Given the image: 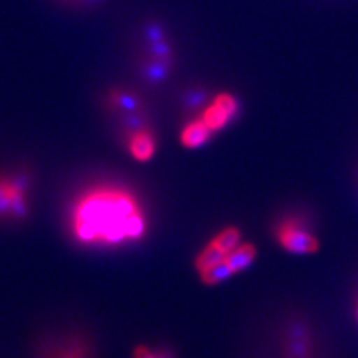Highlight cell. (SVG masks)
<instances>
[{
	"instance_id": "cell-1",
	"label": "cell",
	"mask_w": 358,
	"mask_h": 358,
	"mask_svg": "<svg viewBox=\"0 0 358 358\" xmlns=\"http://www.w3.org/2000/svg\"><path fill=\"white\" fill-rule=\"evenodd\" d=\"M66 222L71 238L87 248H120L139 242L150 227L138 194L114 181L83 188L71 201Z\"/></svg>"
},
{
	"instance_id": "cell-2",
	"label": "cell",
	"mask_w": 358,
	"mask_h": 358,
	"mask_svg": "<svg viewBox=\"0 0 358 358\" xmlns=\"http://www.w3.org/2000/svg\"><path fill=\"white\" fill-rule=\"evenodd\" d=\"M30 210V181L24 173H0V220L22 221Z\"/></svg>"
},
{
	"instance_id": "cell-3",
	"label": "cell",
	"mask_w": 358,
	"mask_h": 358,
	"mask_svg": "<svg viewBox=\"0 0 358 358\" xmlns=\"http://www.w3.org/2000/svg\"><path fill=\"white\" fill-rule=\"evenodd\" d=\"M275 238L279 246L291 254L309 255L320 250L318 238L299 217H285L279 221L275 229Z\"/></svg>"
},
{
	"instance_id": "cell-4",
	"label": "cell",
	"mask_w": 358,
	"mask_h": 358,
	"mask_svg": "<svg viewBox=\"0 0 358 358\" xmlns=\"http://www.w3.org/2000/svg\"><path fill=\"white\" fill-rule=\"evenodd\" d=\"M238 99L227 92H222L212 96L206 106L201 109L199 117L203 120V122L212 133H218L226 129L238 117Z\"/></svg>"
},
{
	"instance_id": "cell-5",
	"label": "cell",
	"mask_w": 358,
	"mask_h": 358,
	"mask_svg": "<svg viewBox=\"0 0 358 358\" xmlns=\"http://www.w3.org/2000/svg\"><path fill=\"white\" fill-rule=\"evenodd\" d=\"M38 358H93V348L81 334H64L45 342Z\"/></svg>"
},
{
	"instance_id": "cell-6",
	"label": "cell",
	"mask_w": 358,
	"mask_h": 358,
	"mask_svg": "<svg viewBox=\"0 0 358 358\" xmlns=\"http://www.w3.org/2000/svg\"><path fill=\"white\" fill-rule=\"evenodd\" d=\"M126 150L134 162L148 163L157 152V138L151 129L139 126L126 133Z\"/></svg>"
},
{
	"instance_id": "cell-7",
	"label": "cell",
	"mask_w": 358,
	"mask_h": 358,
	"mask_svg": "<svg viewBox=\"0 0 358 358\" xmlns=\"http://www.w3.org/2000/svg\"><path fill=\"white\" fill-rule=\"evenodd\" d=\"M212 133L209 127L205 124L203 120L196 117L193 120H188L179 131V142L187 150H197L208 143L212 138Z\"/></svg>"
},
{
	"instance_id": "cell-8",
	"label": "cell",
	"mask_w": 358,
	"mask_h": 358,
	"mask_svg": "<svg viewBox=\"0 0 358 358\" xmlns=\"http://www.w3.org/2000/svg\"><path fill=\"white\" fill-rule=\"evenodd\" d=\"M257 257V248L250 242H241L236 248L226 255V264L231 275H238L248 268Z\"/></svg>"
},
{
	"instance_id": "cell-9",
	"label": "cell",
	"mask_w": 358,
	"mask_h": 358,
	"mask_svg": "<svg viewBox=\"0 0 358 358\" xmlns=\"http://www.w3.org/2000/svg\"><path fill=\"white\" fill-rule=\"evenodd\" d=\"M224 259H226V254L220 251L218 248H215V246L210 242H208V245L196 255V259H194L196 272L199 275L205 273V272L210 271V268L218 266L220 263H222Z\"/></svg>"
},
{
	"instance_id": "cell-10",
	"label": "cell",
	"mask_w": 358,
	"mask_h": 358,
	"mask_svg": "<svg viewBox=\"0 0 358 358\" xmlns=\"http://www.w3.org/2000/svg\"><path fill=\"white\" fill-rule=\"evenodd\" d=\"M241 238H242L241 230L234 226H229L226 229H222L221 231H218L209 242L214 245L215 248H218L220 251H222L227 255L230 251H233L241 243V241H242Z\"/></svg>"
},
{
	"instance_id": "cell-11",
	"label": "cell",
	"mask_w": 358,
	"mask_h": 358,
	"mask_svg": "<svg viewBox=\"0 0 358 358\" xmlns=\"http://www.w3.org/2000/svg\"><path fill=\"white\" fill-rule=\"evenodd\" d=\"M133 358H175L167 348H151L148 345H139L133 350Z\"/></svg>"
},
{
	"instance_id": "cell-12",
	"label": "cell",
	"mask_w": 358,
	"mask_h": 358,
	"mask_svg": "<svg viewBox=\"0 0 358 358\" xmlns=\"http://www.w3.org/2000/svg\"><path fill=\"white\" fill-rule=\"evenodd\" d=\"M63 2H67V3H71V5H80V6H83V5H92V3L96 2V0H63Z\"/></svg>"
},
{
	"instance_id": "cell-13",
	"label": "cell",
	"mask_w": 358,
	"mask_h": 358,
	"mask_svg": "<svg viewBox=\"0 0 358 358\" xmlns=\"http://www.w3.org/2000/svg\"><path fill=\"white\" fill-rule=\"evenodd\" d=\"M357 318H358V306H357Z\"/></svg>"
}]
</instances>
